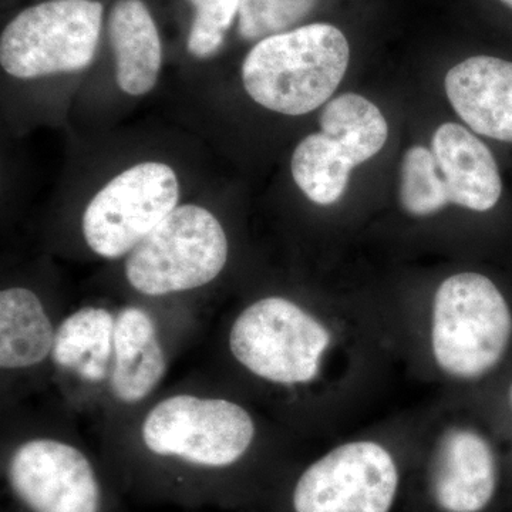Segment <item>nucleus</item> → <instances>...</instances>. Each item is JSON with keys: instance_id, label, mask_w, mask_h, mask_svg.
<instances>
[{"instance_id": "nucleus-1", "label": "nucleus", "mask_w": 512, "mask_h": 512, "mask_svg": "<svg viewBox=\"0 0 512 512\" xmlns=\"http://www.w3.org/2000/svg\"><path fill=\"white\" fill-rule=\"evenodd\" d=\"M345 35L328 23H312L259 40L242 64V83L265 109L302 116L319 109L348 70Z\"/></svg>"}, {"instance_id": "nucleus-2", "label": "nucleus", "mask_w": 512, "mask_h": 512, "mask_svg": "<svg viewBox=\"0 0 512 512\" xmlns=\"http://www.w3.org/2000/svg\"><path fill=\"white\" fill-rule=\"evenodd\" d=\"M512 338L510 306L487 276L460 272L441 282L430 315V350L443 375L474 382L503 360Z\"/></svg>"}, {"instance_id": "nucleus-3", "label": "nucleus", "mask_w": 512, "mask_h": 512, "mask_svg": "<svg viewBox=\"0 0 512 512\" xmlns=\"http://www.w3.org/2000/svg\"><path fill=\"white\" fill-rule=\"evenodd\" d=\"M329 326L282 296H266L238 313L229 329L231 355L249 375L274 386H308L332 349Z\"/></svg>"}, {"instance_id": "nucleus-4", "label": "nucleus", "mask_w": 512, "mask_h": 512, "mask_svg": "<svg viewBox=\"0 0 512 512\" xmlns=\"http://www.w3.org/2000/svg\"><path fill=\"white\" fill-rule=\"evenodd\" d=\"M256 436L258 427L247 407L194 393L160 400L140 426L141 441L150 453L210 468L238 463Z\"/></svg>"}, {"instance_id": "nucleus-5", "label": "nucleus", "mask_w": 512, "mask_h": 512, "mask_svg": "<svg viewBox=\"0 0 512 512\" xmlns=\"http://www.w3.org/2000/svg\"><path fill=\"white\" fill-rule=\"evenodd\" d=\"M228 251L227 234L214 214L181 205L127 255L126 278L146 296L194 291L221 274Z\"/></svg>"}, {"instance_id": "nucleus-6", "label": "nucleus", "mask_w": 512, "mask_h": 512, "mask_svg": "<svg viewBox=\"0 0 512 512\" xmlns=\"http://www.w3.org/2000/svg\"><path fill=\"white\" fill-rule=\"evenodd\" d=\"M101 23L103 5L96 0H47L30 6L3 29L0 64L18 79L79 72L96 56Z\"/></svg>"}, {"instance_id": "nucleus-7", "label": "nucleus", "mask_w": 512, "mask_h": 512, "mask_svg": "<svg viewBox=\"0 0 512 512\" xmlns=\"http://www.w3.org/2000/svg\"><path fill=\"white\" fill-rule=\"evenodd\" d=\"M180 185L173 168L141 163L104 185L83 214V237L94 254L128 255L177 208Z\"/></svg>"}, {"instance_id": "nucleus-8", "label": "nucleus", "mask_w": 512, "mask_h": 512, "mask_svg": "<svg viewBox=\"0 0 512 512\" xmlns=\"http://www.w3.org/2000/svg\"><path fill=\"white\" fill-rule=\"evenodd\" d=\"M399 487L393 454L373 440L332 448L303 471L295 512H389Z\"/></svg>"}, {"instance_id": "nucleus-9", "label": "nucleus", "mask_w": 512, "mask_h": 512, "mask_svg": "<svg viewBox=\"0 0 512 512\" xmlns=\"http://www.w3.org/2000/svg\"><path fill=\"white\" fill-rule=\"evenodd\" d=\"M10 487L32 512H99L100 485L80 448L55 437H33L13 451Z\"/></svg>"}, {"instance_id": "nucleus-10", "label": "nucleus", "mask_w": 512, "mask_h": 512, "mask_svg": "<svg viewBox=\"0 0 512 512\" xmlns=\"http://www.w3.org/2000/svg\"><path fill=\"white\" fill-rule=\"evenodd\" d=\"M433 494L448 512H478L493 498L497 468L483 434L467 426L443 431L433 461Z\"/></svg>"}, {"instance_id": "nucleus-11", "label": "nucleus", "mask_w": 512, "mask_h": 512, "mask_svg": "<svg viewBox=\"0 0 512 512\" xmlns=\"http://www.w3.org/2000/svg\"><path fill=\"white\" fill-rule=\"evenodd\" d=\"M451 106L474 133L512 143V63L474 56L446 76Z\"/></svg>"}, {"instance_id": "nucleus-12", "label": "nucleus", "mask_w": 512, "mask_h": 512, "mask_svg": "<svg viewBox=\"0 0 512 512\" xmlns=\"http://www.w3.org/2000/svg\"><path fill=\"white\" fill-rule=\"evenodd\" d=\"M113 363L107 390L117 403H143L163 382L167 353L150 313L127 306L116 313Z\"/></svg>"}, {"instance_id": "nucleus-13", "label": "nucleus", "mask_w": 512, "mask_h": 512, "mask_svg": "<svg viewBox=\"0 0 512 512\" xmlns=\"http://www.w3.org/2000/svg\"><path fill=\"white\" fill-rule=\"evenodd\" d=\"M431 153L439 165L451 204L478 212L497 205L503 191L498 165L483 141L467 128L454 123L437 128L431 140Z\"/></svg>"}, {"instance_id": "nucleus-14", "label": "nucleus", "mask_w": 512, "mask_h": 512, "mask_svg": "<svg viewBox=\"0 0 512 512\" xmlns=\"http://www.w3.org/2000/svg\"><path fill=\"white\" fill-rule=\"evenodd\" d=\"M116 313L84 306L66 316L56 330L50 362L60 375L87 387H107L113 363Z\"/></svg>"}, {"instance_id": "nucleus-15", "label": "nucleus", "mask_w": 512, "mask_h": 512, "mask_svg": "<svg viewBox=\"0 0 512 512\" xmlns=\"http://www.w3.org/2000/svg\"><path fill=\"white\" fill-rule=\"evenodd\" d=\"M109 36L120 89L130 96L153 90L163 63V47L146 3L119 0L110 12Z\"/></svg>"}, {"instance_id": "nucleus-16", "label": "nucleus", "mask_w": 512, "mask_h": 512, "mask_svg": "<svg viewBox=\"0 0 512 512\" xmlns=\"http://www.w3.org/2000/svg\"><path fill=\"white\" fill-rule=\"evenodd\" d=\"M57 326L35 292L12 286L0 292V367L25 372L50 360Z\"/></svg>"}, {"instance_id": "nucleus-17", "label": "nucleus", "mask_w": 512, "mask_h": 512, "mask_svg": "<svg viewBox=\"0 0 512 512\" xmlns=\"http://www.w3.org/2000/svg\"><path fill=\"white\" fill-rule=\"evenodd\" d=\"M319 124L322 133L339 144L353 167L375 157L389 136L382 111L359 94H342L328 101Z\"/></svg>"}, {"instance_id": "nucleus-18", "label": "nucleus", "mask_w": 512, "mask_h": 512, "mask_svg": "<svg viewBox=\"0 0 512 512\" xmlns=\"http://www.w3.org/2000/svg\"><path fill=\"white\" fill-rule=\"evenodd\" d=\"M292 175L303 194L318 205H332L348 187L353 165L328 134L303 138L292 157Z\"/></svg>"}, {"instance_id": "nucleus-19", "label": "nucleus", "mask_w": 512, "mask_h": 512, "mask_svg": "<svg viewBox=\"0 0 512 512\" xmlns=\"http://www.w3.org/2000/svg\"><path fill=\"white\" fill-rule=\"evenodd\" d=\"M400 201L416 217L436 214L451 204L436 158L426 147L414 146L404 156Z\"/></svg>"}, {"instance_id": "nucleus-20", "label": "nucleus", "mask_w": 512, "mask_h": 512, "mask_svg": "<svg viewBox=\"0 0 512 512\" xmlns=\"http://www.w3.org/2000/svg\"><path fill=\"white\" fill-rule=\"evenodd\" d=\"M318 0H241L239 35L262 40L284 33L306 18Z\"/></svg>"}, {"instance_id": "nucleus-21", "label": "nucleus", "mask_w": 512, "mask_h": 512, "mask_svg": "<svg viewBox=\"0 0 512 512\" xmlns=\"http://www.w3.org/2000/svg\"><path fill=\"white\" fill-rule=\"evenodd\" d=\"M195 19L188 36V50L195 57H210L220 50L225 33L239 13L241 0H190Z\"/></svg>"}, {"instance_id": "nucleus-22", "label": "nucleus", "mask_w": 512, "mask_h": 512, "mask_svg": "<svg viewBox=\"0 0 512 512\" xmlns=\"http://www.w3.org/2000/svg\"><path fill=\"white\" fill-rule=\"evenodd\" d=\"M501 2L505 3V5L510 6L512 9V0H501Z\"/></svg>"}, {"instance_id": "nucleus-23", "label": "nucleus", "mask_w": 512, "mask_h": 512, "mask_svg": "<svg viewBox=\"0 0 512 512\" xmlns=\"http://www.w3.org/2000/svg\"><path fill=\"white\" fill-rule=\"evenodd\" d=\"M510 396H511V403H512V387H511V393H510Z\"/></svg>"}]
</instances>
